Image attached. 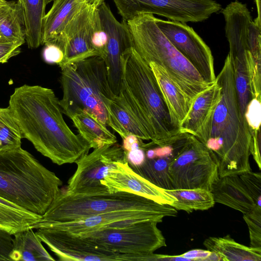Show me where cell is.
Returning <instances> with one entry per match:
<instances>
[{"label": "cell", "mask_w": 261, "mask_h": 261, "mask_svg": "<svg viewBox=\"0 0 261 261\" xmlns=\"http://www.w3.org/2000/svg\"><path fill=\"white\" fill-rule=\"evenodd\" d=\"M8 107L23 138L58 165L75 163L91 148L67 125L59 100L50 88L27 84L16 88Z\"/></svg>", "instance_id": "obj_1"}, {"label": "cell", "mask_w": 261, "mask_h": 261, "mask_svg": "<svg viewBox=\"0 0 261 261\" xmlns=\"http://www.w3.org/2000/svg\"><path fill=\"white\" fill-rule=\"evenodd\" d=\"M216 81L221 96L203 143L214 155L219 177L250 171L251 134L239 106L232 65L228 54Z\"/></svg>", "instance_id": "obj_2"}, {"label": "cell", "mask_w": 261, "mask_h": 261, "mask_svg": "<svg viewBox=\"0 0 261 261\" xmlns=\"http://www.w3.org/2000/svg\"><path fill=\"white\" fill-rule=\"evenodd\" d=\"M120 96L154 144L160 145L180 133L148 64L133 47L121 56Z\"/></svg>", "instance_id": "obj_3"}, {"label": "cell", "mask_w": 261, "mask_h": 261, "mask_svg": "<svg viewBox=\"0 0 261 261\" xmlns=\"http://www.w3.org/2000/svg\"><path fill=\"white\" fill-rule=\"evenodd\" d=\"M61 180L21 147L0 152V197L43 215L61 192Z\"/></svg>", "instance_id": "obj_4"}, {"label": "cell", "mask_w": 261, "mask_h": 261, "mask_svg": "<svg viewBox=\"0 0 261 261\" xmlns=\"http://www.w3.org/2000/svg\"><path fill=\"white\" fill-rule=\"evenodd\" d=\"M155 17L152 14L140 13L126 21L133 47L147 64L153 62L162 67L194 101L211 85L167 39L158 27Z\"/></svg>", "instance_id": "obj_5"}, {"label": "cell", "mask_w": 261, "mask_h": 261, "mask_svg": "<svg viewBox=\"0 0 261 261\" xmlns=\"http://www.w3.org/2000/svg\"><path fill=\"white\" fill-rule=\"evenodd\" d=\"M61 69L63 95L59 103L63 113L70 118L86 111L108 126L104 100L115 94L109 83L103 59L94 56Z\"/></svg>", "instance_id": "obj_6"}, {"label": "cell", "mask_w": 261, "mask_h": 261, "mask_svg": "<svg viewBox=\"0 0 261 261\" xmlns=\"http://www.w3.org/2000/svg\"><path fill=\"white\" fill-rule=\"evenodd\" d=\"M143 211L176 216L177 210L169 204H161L143 196L119 191L92 195H71L61 191L42 218L30 227L37 229L52 223L77 220L106 213Z\"/></svg>", "instance_id": "obj_7"}, {"label": "cell", "mask_w": 261, "mask_h": 261, "mask_svg": "<svg viewBox=\"0 0 261 261\" xmlns=\"http://www.w3.org/2000/svg\"><path fill=\"white\" fill-rule=\"evenodd\" d=\"M168 174L172 189L200 188L211 191L219 177L214 155L192 135L169 163Z\"/></svg>", "instance_id": "obj_8"}, {"label": "cell", "mask_w": 261, "mask_h": 261, "mask_svg": "<svg viewBox=\"0 0 261 261\" xmlns=\"http://www.w3.org/2000/svg\"><path fill=\"white\" fill-rule=\"evenodd\" d=\"M158 223L154 221H142L77 234L112 252L145 255L167 246Z\"/></svg>", "instance_id": "obj_9"}, {"label": "cell", "mask_w": 261, "mask_h": 261, "mask_svg": "<svg viewBox=\"0 0 261 261\" xmlns=\"http://www.w3.org/2000/svg\"><path fill=\"white\" fill-rule=\"evenodd\" d=\"M125 21L140 13L156 14L187 23L205 20L222 9L215 0H113Z\"/></svg>", "instance_id": "obj_10"}, {"label": "cell", "mask_w": 261, "mask_h": 261, "mask_svg": "<svg viewBox=\"0 0 261 261\" xmlns=\"http://www.w3.org/2000/svg\"><path fill=\"white\" fill-rule=\"evenodd\" d=\"M126 157V151L117 143L94 149L76 161V170L69 179L64 193L71 195L110 193L101 180L116 162Z\"/></svg>", "instance_id": "obj_11"}, {"label": "cell", "mask_w": 261, "mask_h": 261, "mask_svg": "<svg viewBox=\"0 0 261 261\" xmlns=\"http://www.w3.org/2000/svg\"><path fill=\"white\" fill-rule=\"evenodd\" d=\"M97 14L98 8L82 4L61 36L47 44L56 45L63 50L64 58L59 65L61 68L90 57H101L92 43Z\"/></svg>", "instance_id": "obj_12"}, {"label": "cell", "mask_w": 261, "mask_h": 261, "mask_svg": "<svg viewBox=\"0 0 261 261\" xmlns=\"http://www.w3.org/2000/svg\"><path fill=\"white\" fill-rule=\"evenodd\" d=\"M156 23L169 42L195 67L203 80L216 81L212 51L193 29L186 23L155 17Z\"/></svg>", "instance_id": "obj_13"}, {"label": "cell", "mask_w": 261, "mask_h": 261, "mask_svg": "<svg viewBox=\"0 0 261 261\" xmlns=\"http://www.w3.org/2000/svg\"><path fill=\"white\" fill-rule=\"evenodd\" d=\"M35 232L60 260H123V254L103 249L86 238L68 231L41 228Z\"/></svg>", "instance_id": "obj_14"}, {"label": "cell", "mask_w": 261, "mask_h": 261, "mask_svg": "<svg viewBox=\"0 0 261 261\" xmlns=\"http://www.w3.org/2000/svg\"><path fill=\"white\" fill-rule=\"evenodd\" d=\"M99 19L107 35L106 64L109 83L112 91L119 95L121 83V56L133 47L131 35L126 21H119L104 2L99 7Z\"/></svg>", "instance_id": "obj_15"}, {"label": "cell", "mask_w": 261, "mask_h": 261, "mask_svg": "<svg viewBox=\"0 0 261 261\" xmlns=\"http://www.w3.org/2000/svg\"><path fill=\"white\" fill-rule=\"evenodd\" d=\"M101 183L110 193L127 192L165 204L170 205L175 201V198L168 194L165 189L136 173L129 165L126 157L115 163Z\"/></svg>", "instance_id": "obj_16"}, {"label": "cell", "mask_w": 261, "mask_h": 261, "mask_svg": "<svg viewBox=\"0 0 261 261\" xmlns=\"http://www.w3.org/2000/svg\"><path fill=\"white\" fill-rule=\"evenodd\" d=\"M165 217L166 216L163 214L149 212H112L72 221L47 224L38 229L53 228L81 234L110 227L124 226L142 221L151 220L160 223Z\"/></svg>", "instance_id": "obj_17"}, {"label": "cell", "mask_w": 261, "mask_h": 261, "mask_svg": "<svg viewBox=\"0 0 261 261\" xmlns=\"http://www.w3.org/2000/svg\"><path fill=\"white\" fill-rule=\"evenodd\" d=\"M221 96V87L217 81L199 93L193 101L180 132L195 136L203 143L207 137L212 118Z\"/></svg>", "instance_id": "obj_18"}, {"label": "cell", "mask_w": 261, "mask_h": 261, "mask_svg": "<svg viewBox=\"0 0 261 261\" xmlns=\"http://www.w3.org/2000/svg\"><path fill=\"white\" fill-rule=\"evenodd\" d=\"M211 192L215 202L243 214L251 211L257 205L239 175L219 177Z\"/></svg>", "instance_id": "obj_19"}, {"label": "cell", "mask_w": 261, "mask_h": 261, "mask_svg": "<svg viewBox=\"0 0 261 261\" xmlns=\"http://www.w3.org/2000/svg\"><path fill=\"white\" fill-rule=\"evenodd\" d=\"M167 106L174 124L179 128L193 101L180 89L160 66L149 64Z\"/></svg>", "instance_id": "obj_20"}, {"label": "cell", "mask_w": 261, "mask_h": 261, "mask_svg": "<svg viewBox=\"0 0 261 261\" xmlns=\"http://www.w3.org/2000/svg\"><path fill=\"white\" fill-rule=\"evenodd\" d=\"M107 115V126L111 127L122 139L132 134L143 140L149 137L138 122L120 96L114 95L104 100Z\"/></svg>", "instance_id": "obj_21"}, {"label": "cell", "mask_w": 261, "mask_h": 261, "mask_svg": "<svg viewBox=\"0 0 261 261\" xmlns=\"http://www.w3.org/2000/svg\"><path fill=\"white\" fill-rule=\"evenodd\" d=\"M82 4L78 0L53 1L51 8L43 19L42 45L50 43L61 36Z\"/></svg>", "instance_id": "obj_22"}, {"label": "cell", "mask_w": 261, "mask_h": 261, "mask_svg": "<svg viewBox=\"0 0 261 261\" xmlns=\"http://www.w3.org/2000/svg\"><path fill=\"white\" fill-rule=\"evenodd\" d=\"M26 25L23 10L17 1L7 2L0 6V41L24 44Z\"/></svg>", "instance_id": "obj_23"}, {"label": "cell", "mask_w": 261, "mask_h": 261, "mask_svg": "<svg viewBox=\"0 0 261 261\" xmlns=\"http://www.w3.org/2000/svg\"><path fill=\"white\" fill-rule=\"evenodd\" d=\"M203 245L224 261H260L261 248L247 247L238 243L229 235L223 237H210Z\"/></svg>", "instance_id": "obj_24"}, {"label": "cell", "mask_w": 261, "mask_h": 261, "mask_svg": "<svg viewBox=\"0 0 261 261\" xmlns=\"http://www.w3.org/2000/svg\"><path fill=\"white\" fill-rule=\"evenodd\" d=\"M13 236L11 261L55 260L32 228L28 227Z\"/></svg>", "instance_id": "obj_25"}, {"label": "cell", "mask_w": 261, "mask_h": 261, "mask_svg": "<svg viewBox=\"0 0 261 261\" xmlns=\"http://www.w3.org/2000/svg\"><path fill=\"white\" fill-rule=\"evenodd\" d=\"M70 118L79 135L89 143L91 148L117 143L116 136L89 113L80 111Z\"/></svg>", "instance_id": "obj_26"}, {"label": "cell", "mask_w": 261, "mask_h": 261, "mask_svg": "<svg viewBox=\"0 0 261 261\" xmlns=\"http://www.w3.org/2000/svg\"><path fill=\"white\" fill-rule=\"evenodd\" d=\"M41 218L42 215L27 211L0 197V229L12 236L30 227Z\"/></svg>", "instance_id": "obj_27"}, {"label": "cell", "mask_w": 261, "mask_h": 261, "mask_svg": "<svg viewBox=\"0 0 261 261\" xmlns=\"http://www.w3.org/2000/svg\"><path fill=\"white\" fill-rule=\"evenodd\" d=\"M18 1L22 5L25 18V41L29 48H37L42 45L43 19L46 14L45 0Z\"/></svg>", "instance_id": "obj_28"}, {"label": "cell", "mask_w": 261, "mask_h": 261, "mask_svg": "<svg viewBox=\"0 0 261 261\" xmlns=\"http://www.w3.org/2000/svg\"><path fill=\"white\" fill-rule=\"evenodd\" d=\"M165 190L175 198V201L170 205L177 211H184L189 213L193 211H204L213 207L215 203L211 192L205 189Z\"/></svg>", "instance_id": "obj_29"}, {"label": "cell", "mask_w": 261, "mask_h": 261, "mask_svg": "<svg viewBox=\"0 0 261 261\" xmlns=\"http://www.w3.org/2000/svg\"><path fill=\"white\" fill-rule=\"evenodd\" d=\"M176 155V154H175ZM155 157L146 160L138 167H131L138 174L153 184L166 190L172 189L169 174L168 166L175 155Z\"/></svg>", "instance_id": "obj_30"}, {"label": "cell", "mask_w": 261, "mask_h": 261, "mask_svg": "<svg viewBox=\"0 0 261 261\" xmlns=\"http://www.w3.org/2000/svg\"><path fill=\"white\" fill-rule=\"evenodd\" d=\"M22 138L10 109L0 108V152L20 147Z\"/></svg>", "instance_id": "obj_31"}, {"label": "cell", "mask_w": 261, "mask_h": 261, "mask_svg": "<svg viewBox=\"0 0 261 261\" xmlns=\"http://www.w3.org/2000/svg\"><path fill=\"white\" fill-rule=\"evenodd\" d=\"M249 232L250 247L261 248V206L256 205L251 211L243 214Z\"/></svg>", "instance_id": "obj_32"}, {"label": "cell", "mask_w": 261, "mask_h": 261, "mask_svg": "<svg viewBox=\"0 0 261 261\" xmlns=\"http://www.w3.org/2000/svg\"><path fill=\"white\" fill-rule=\"evenodd\" d=\"M248 48L256 65L260 66L261 60V26L252 20L248 27Z\"/></svg>", "instance_id": "obj_33"}, {"label": "cell", "mask_w": 261, "mask_h": 261, "mask_svg": "<svg viewBox=\"0 0 261 261\" xmlns=\"http://www.w3.org/2000/svg\"><path fill=\"white\" fill-rule=\"evenodd\" d=\"M257 206H261V173L250 171L239 175Z\"/></svg>", "instance_id": "obj_34"}, {"label": "cell", "mask_w": 261, "mask_h": 261, "mask_svg": "<svg viewBox=\"0 0 261 261\" xmlns=\"http://www.w3.org/2000/svg\"><path fill=\"white\" fill-rule=\"evenodd\" d=\"M260 99L253 98L249 103L245 114L251 134L260 132Z\"/></svg>", "instance_id": "obj_35"}, {"label": "cell", "mask_w": 261, "mask_h": 261, "mask_svg": "<svg viewBox=\"0 0 261 261\" xmlns=\"http://www.w3.org/2000/svg\"><path fill=\"white\" fill-rule=\"evenodd\" d=\"M107 42V35L101 23L98 11L92 35V43L94 48L100 54L101 57L103 59L106 56Z\"/></svg>", "instance_id": "obj_36"}, {"label": "cell", "mask_w": 261, "mask_h": 261, "mask_svg": "<svg viewBox=\"0 0 261 261\" xmlns=\"http://www.w3.org/2000/svg\"><path fill=\"white\" fill-rule=\"evenodd\" d=\"M21 43L0 41V63H5L12 57L17 56L20 51Z\"/></svg>", "instance_id": "obj_37"}, {"label": "cell", "mask_w": 261, "mask_h": 261, "mask_svg": "<svg viewBox=\"0 0 261 261\" xmlns=\"http://www.w3.org/2000/svg\"><path fill=\"white\" fill-rule=\"evenodd\" d=\"M45 46L43 52L45 61L49 64H56L59 65L64 58L63 50L56 45L47 44Z\"/></svg>", "instance_id": "obj_38"}, {"label": "cell", "mask_w": 261, "mask_h": 261, "mask_svg": "<svg viewBox=\"0 0 261 261\" xmlns=\"http://www.w3.org/2000/svg\"><path fill=\"white\" fill-rule=\"evenodd\" d=\"M122 147L126 152L139 148H142L145 151L148 147V143H144L143 140L134 135L129 134L122 139Z\"/></svg>", "instance_id": "obj_39"}, {"label": "cell", "mask_w": 261, "mask_h": 261, "mask_svg": "<svg viewBox=\"0 0 261 261\" xmlns=\"http://www.w3.org/2000/svg\"><path fill=\"white\" fill-rule=\"evenodd\" d=\"M126 159L130 166H140L146 160L145 151L141 148L132 149L126 152Z\"/></svg>", "instance_id": "obj_40"}, {"label": "cell", "mask_w": 261, "mask_h": 261, "mask_svg": "<svg viewBox=\"0 0 261 261\" xmlns=\"http://www.w3.org/2000/svg\"><path fill=\"white\" fill-rule=\"evenodd\" d=\"M212 252L208 250L193 249L188 251L180 255L188 261L191 260H207Z\"/></svg>", "instance_id": "obj_41"}, {"label": "cell", "mask_w": 261, "mask_h": 261, "mask_svg": "<svg viewBox=\"0 0 261 261\" xmlns=\"http://www.w3.org/2000/svg\"><path fill=\"white\" fill-rule=\"evenodd\" d=\"M81 3L98 8L105 2V0H78Z\"/></svg>", "instance_id": "obj_42"}, {"label": "cell", "mask_w": 261, "mask_h": 261, "mask_svg": "<svg viewBox=\"0 0 261 261\" xmlns=\"http://www.w3.org/2000/svg\"><path fill=\"white\" fill-rule=\"evenodd\" d=\"M256 8L257 16L253 20L254 22L255 23L259 26H261V19H260V0H254Z\"/></svg>", "instance_id": "obj_43"}, {"label": "cell", "mask_w": 261, "mask_h": 261, "mask_svg": "<svg viewBox=\"0 0 261 261\" xmlns=\"http://www.w3.org/2000/svg\"><path fill=\"white\" fill-rule=\"evenodd\" d=\"M6 2V0H0V6L5 4Z\"/></svg>", "instance_id": "obj_44"}, {"label": "cell", "mask_w": 261, "mask_h": 261, "mask_svg": "<svg viewBox=\"0 0 261 261\" xmlns=\"http://www.w3.org/2000/svg\"><path fill=\"white\" fill-rule=\"evenodd\" d=\"M54 0H45V4L47 5L48 4L50 3L51 2H53Z\"/></svg>", "instance_id": "obj_45"}]
</instances>
